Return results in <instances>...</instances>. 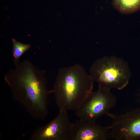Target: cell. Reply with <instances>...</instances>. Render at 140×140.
Listing matches in <instances>:
<instances>
[{
	"mask_svg": "<svg viewBox=\"0 0 140 140\" xmlns=\"http://www.w3.org/2000/svg\"><path fill=\"white\" fill-rule=\"evenodd\" d=\"M10 70L4 77L13 99L21 104L31 116L44 120L48 113V97L45 71L28 60Z\"/></svg>",
	"mask_w": 140,
	"mask_h": 140,
	"instance_id": "cell-1",
	"label": "cell"
},
{
	"mask_svg": "<svg viewBox=\"0 0 140 140\" xmlns=\"http://www.w3.org/2000/svg\"><path fill=\"white\" fill-rule=\"evenodd\" d=\"M94 81L80 64L60 68L53 89L58 107L60 110H75L92 92Z\"/></svg>",
	"mask_w": 140,
	"mask_h": 140,
	"instance_id": "cell-2",
	"label": "cell"
},
{
	"mask_svg": "<svg viewBox=\"0 0 140 140\" xmlns=\"http://www.w3.org/2000/svg\"><path fill=\"white\" fill-rule=\"evenodd\" d=\"M89 72L99 86L110 89H123L128 84L131 76L126 62L114 56L98 59L90 66Z\"/></svg>",
	"mask_w": 140,
	"mask_h": 140,
	"instance_id": "cell-3",
	"label": "cell"
},
{
	"mask_svg": "<svg viewBox=\"0 0 140 140\" xmlns=\"http://www.w3.org/2000/svg\"><path fill=\"white\" fill-rule=\"evenodd\" d=\"M116 98L110 89L99 86L98 90L92 91L84 99L75 110L76 116L86 121L95 122L103 115L111 118L113 114L109 110L116 105Z\"/></svg>",
	"mask_w": 140,
	"mask_h": 140,
	"instance_id": "cell-4",
	"label": "cell"
},
{
	"mask_svg": "<svg viewBox=\"0 0 140 140\" xmlns=\"http://www.w3.org/2000/svg\"><path fill=\"white\" fill-rule=\"evenodd\" d=\"M109 125L111 138L116 140H140V107L120 115L113 114Z\"/></svg>",
	"mask_w": 140,
	"mask_h": 140,
	"instance_id": "cell-5",
	"label": "cell"
},
{
	"mask_svg": "<svg viewBox=\"0 0 140 140\" xmlns=\"http://www.w3.org/2000/svg\"><path fill=\"white\" fill-rule=\"evenodd\" d=\"M72 123L67 111L59 110L57 116L46 125L37 128L30 140H71Z\"/></svg>",
	"mask_w": 140,
	"mask_h": 140,
	"instance_id": "cell-6",
	"label": "cell"
},
{
	"mask_svg": "<svg viewBox=\"0 0 140 140\" xmlns=\"http://www.w3.org/2000/svg\"><path fill=\"white\" fill-rule=\"evenodd\" d=\"M109 126L79 120L72 123L71 140H106L110 138Z\"/></svg>",
	"mask_w": 140,
	"mask_h": 140,
	"instance_id": "cell-7",
	"label": "cell"
},
{
	"mask_svg": "<svg viewBox=\"0 0 140 140\" xmlns=\"http://www.w3.org/2000/svg\"><path fill=\"white\" fill-rule=\"evenodd\" d=\"M113 7L120 13L129 14L140 10V0H112Z\"/></svg>",
	"mask_w": 140,
	"mask_h": 140,
	"instance_id": "cell-8",
	"label": "cell"
},
{
	"mask_svg": "<svg viewBox=\"0 0 140 140\" xmlns=\"http://www.w3.org/2000/svg\"><path fill=\"white\" fill-rule=\"evenodd\" d=\"M13 48L12 54L13 62L15 66L19 63L20 57L30 48L31 45L29 44L23 43L16 40L15 39H12Z\"/></svg>",
	"mask_w": 140,
	"mask_h": 140,
	"instance_id": "cell-9",
	"label": "cell"
},
{
	"mask_svg": "<svg viewBox=\"0 0 140 140\" xmlns=\"http://www.w3.org/2000/svg\"><path fill=\"white\" fill-rule=\"evenodd\" d=\"M139 99H140V93L139 95Z\"/></svg>",
	"mask_w": 140,
	"mask_h": 140,
	"instance_id": "cell-10",
	"label": "cell"
}]
</instances>
